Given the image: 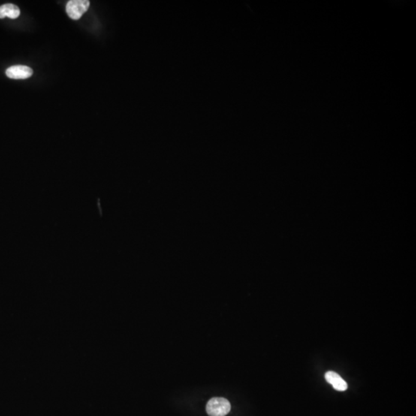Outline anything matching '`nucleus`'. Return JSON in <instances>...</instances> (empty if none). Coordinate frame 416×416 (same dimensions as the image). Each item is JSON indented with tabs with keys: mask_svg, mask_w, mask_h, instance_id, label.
Masks as SVG:
<instances>
[{
	"mask_svg": "<svg viewBox=\"0 0 416 416\" xmlns=\"http://www.w3.org/2000/svg\"><path fill=\"white\" fill-rule=\"evenodd\" d=\"M206 410L210 416H225L230 412V404L224 398H213L206 404Z\"/></svg>",
	"mask_w": 416,
	"mask_h": 416,
	"instance_id": "f257e3e1",
	"label": "nucleus"
},
{
	"mask_svg": "<svg viewBox=\"0 0 416 416\" xmlns=\"http://www.w3.org/2000/svg\"><path fill=\"white\" fill-rule=\"evenodd\" d=\"M90 5L88 0H71L67 3L66 11L70 19L78 20L87 11Z\"/></svg>",
	"mask_w": 416,
	"mask_h": 416,
	"instance_id": "f03ea898",
	"label": "nucleus"
},
{
	"mask_svg": "<svg viewBox=\"0 0 416 416\" xmlns=\"http://www.w3.org/2000/svg\"><path fill=\"white\" fill-rule=\"evenodd\" d=\"M34 71L31 67L27 66L16 65L10 67L6 71V74L10 79L15 80H22V79H27L32 76Z\"/></svg>",
	"mask_w": 416,
	"mask_h": 416,
	"instance_id": "7ed1b4c3",
	"label": "nucleus"
},
{
	"mask_svg": "<svg viewBox=\"0 0 416 416\" xmlns=\"http://www.w3.org/2000/svg\"><path fill=\"white\" fill-rule=\"evenodd\" d=\"M324 377H325L326 381L329 384H332L334 389L337 391L344 392L346 391L347 389H348V384H347L346 381L336 372L329 371V372H326Z\"/></svg>",
	"mask_w": 416,
	"mask_h": 416,
	"instance_id": "20e7f679",
	"label": "nucleus"
},
{
	"mask_svg": "<svg viewBox=\"0 0 416 416\" xmlns=\"http://www.w3.org/2000/svg\"><path fill=\"white\" fill-rule=\"evenodd\" d=\"M20 15V10L17 6L12 4H4L0 7V19L9 17L10 19H16Z\"/></svg>",
	"mask_w": 416,
	"mask_h": 416,
	"instance_id": "39448f33",
	"label": "nucleus"
}]
</instances>
